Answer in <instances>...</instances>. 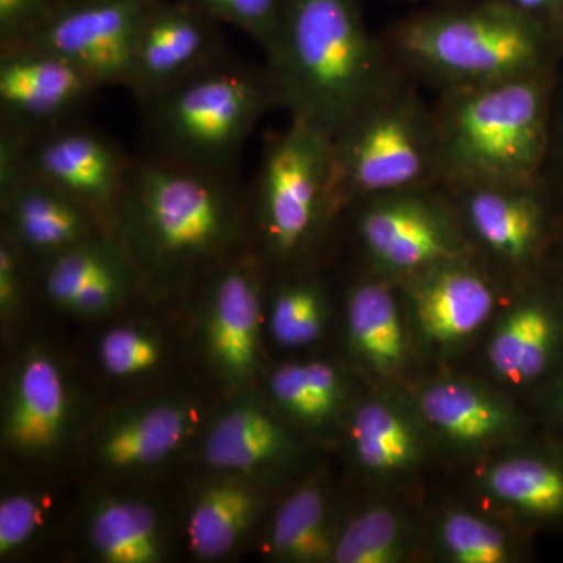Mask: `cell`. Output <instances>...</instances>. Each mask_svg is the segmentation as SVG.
<instances>
[{
  "label": "cell",
  "mask_w": 563,
  "mask_h": 563,
  "mask_svg": "<svg viewBox=\"0 0 563 563\" xmlns=\"http://www.w3.org/2000/svg\"><path fill=\"white\" fill-rule=\"evenodd\" d=\"M24 162L113 232L133 161L106 133L66 122L25 141Z\"/></svg>",
  "instance_id": "obj_12"
},
{
  "label": "cell",
  "mask_w": 563,
  "mask_h": 563,
  "mask_svg": "<svg viewBox=\"0 0 563 563\" xmlns=\"http://www.w3.org/2000/svg\"><path fill=\"white\" fill-rule=\"evenodd\" d=\"M542 179L563 201V60L559 68L551 106L550 144L544 161Z\"/></svg>",
  "instance_id": "obj_38"
},
{
  "label": "cell",
  "mask_w": 563,
  "mask_h": 563,
  "mask_svg": "<svg viewBox=\"0 0 563 563\" xmlns=\"http://www.w3.org/2000/svg\"><path fill=\"white\" fill-rule=\"evenodd\" d=\"M69 393L58 363L32 351L14 373L3 417V439L22 454H44L60 443Z\"/></svg>",
  "instance_id": "obj_19"
},
{
  "label": "cell",
  "mask_w": 563,
  "mask_h": 563,
  "mask_svg": "<svg viewBox=\"0 0 563 563\" xmlns=\"http://www.w3.org/2000/svg\"><path fill=\"white\" fill-rule=\"evenodd\" d=\"M350 435L358 463L376 476L409 472L420 461V435L391 404L377 399L361 404L352 415Z\"/></svg>",
  "instance_id": "obj_25"
},
{
  "label": "cell",
  "mask_w": 563,
  "mask_h": 563,
  "mask_svg": "<svg viewBox=\"0 0 563 563\" xmlns=\"http://www.w3.org/2000/svg\"><path fill=\"white\" fill-rule=\"evenodd\" d=\"M495 501L543 528H563V443L548 437L543 446L496 462L484 476Z\"/></svg>",
  "instance_id": "obj_21"
},
{
  "label": "cell",
  "mask_w": 563,
  "mask_h": 563,
  "mask_svg": "<svg viewBox=\"0 0 563 563\" xmlns=\"http://www.w3.org/2000/svg\"><path fill=\"white\" fill-rule=\"evenodd\" d=\"M336 213L331 139L288 122L266 143L252 188V218L266 257L298 262Z\"/></svg>",
  "instance_id": "obj_7"
},
{
  "label": "cell",
  "mask_w": 563,
  "mask_h": 563,
  "mask_svg": "<svg viewBox=\"0 0 563 563\" xmlns=\"http://www.w3.org/2000/svg\"><path fill=\"white\" fill-rule=\"evenodd\" d=\"M266 70L277 107L328 139L402 74L358 0H284Z\"/></svg>",
  "instance_id": "obj_1"
},
{
  "label": "cell",
  "mask_w": 563,
  "mask_h": 563,
  "mask_svg": "<svg viewBox=\"0 0 563 563\" xmlns=\"http://www.w3.org/2000/svg\"><path fill=\"white\" fill-rule=\"evenodd\" d=\"M287 431L261 407L239 404L214 421L203 459L224 472L247 473L279 462L290 451Z\"/></svg>",
  "instance_id": "obj_24"
},
{
  "label": "cell",
  "mask_w": 563,
  "mask_h": 563,
  "mask_svg": "<svg viewBox=\"0 0 563 563\" xmlns=\"http://www.w3.org/2000/svg\"><path fill=\"white\" fill-rule=\"evenodd\" d=\"M510 9L539 22L551 33L563 20V0H501ZM554 36V35H553Z\"/></svg>",
  "instance_id": "obj_40"
},
{
  "label": "cell",
  "mask_w": 563,
  "mask_h": 563,
  "mask_svg": "<svg viewBox=\"0 0 563 563\" xmlns=\"http://www.w3.org/2000/svg\"><path fill=\"white\" fill-rule=\"evenodd\" d=\"M335 539L328 521L324 493L317 485H306L292 493L277 510L269 550L280 561H332Z\"/></svg>",
  "instance_id": "obj_28"
},
{
  "label": "cell",
  "mask_w": 563,
  "mask_h": 563,
  "mask_svg": "<svg viewBox=\"0 0 563 563\" xmlns=\"http://www.w3.org/2000/svg\"><path fill=\"white\" fill-rule=\"evenodd\" d=\"M354 231L373 272L402 282L473 255L442 185L385 192L352 203Z\"/></svg>",
  "instance_id": "obj_9"
},
{
  "label": "cell",
  "mask_w": 563,
  "mask_h": 563,
  "mask_svg": "<svg viewBox=\"0 0 563 563\" xmlns=\"http://www.w3.org/2000/svg\"><path fill=\"white\" fill-rule=\"evenodd\" d=\"M339 210L385 192L442 185L432 106L398 77L331 139Z\"/></svg>",
  "instance_id": "obj_6"
},
{
  "label": "cell",
  "mask_w": 563,
  "mask_h": 563,
  "mask_svg": "<svg viewBox=\"0 0 563 563\" xmlns=\"http://www.w3.org/2000/svg\"><path fill=\"white\" fill-rule=\"evenodd\" d=\"M555 44H558V49L561 52V57L563 60V20L559 22L558 27L554 29L553 32Z\"/></svg>",
  "instance_id": "obj_43"
},
{
  "label": "cell",
  "mask_w": 563,
  "mask_h": 563,
  "mask_svg": "<svg viewBox=\"0 0 563 563\" xmlns=\"http://www.w3.org/2000/svg\"><path fill=\"white\" fill-rule=\"evenodd\" d=\"M383 41L404 76L439 95L562 63L553 33L501 0L422 11Z\"/></svg>",
  "instance_id": "obj_4"
},
{
  "label": "cell",
  "mask_w": 563,
  "mask_h": 563,
  "mask_svg": "<svg viewBox=\"0 0 563 563\" xmlns=\"http://www.w3.org/2000/svg\"><path fill=\"white\" fill-rule=\"evenodd\" d=\"M202 10L221 24L246 33L262 47L266 57L272 54L279 33L284 0H184Z\"/></svg>",
  "instance_id": "obj_32"
},
{
  "label": "cell",
  "mask_w": 563,
  "mask_h": 563,
  "mask_svg": "<svg viewBox=\"0 0 563 563\" xmlns=\"http://www.w3.org/2000/svg\"><path fill=\"white\" fill-rule=\"evenodd\" d=\"M99 88L55 52L27 43L0 47V132L29 140L76 121Z\"/></svg>",
  "instance_id": "obj_10"
},
{
  "label": "cell",
  "mask_w": 563,
  "mask_h": 563,
  "mask_svg": "<svg viewBox=\"0 0 563 563\" xmlns=\"http://www.w3.org/2000/svg\"><path fill=\"white\" fill-rule=\"evenodd\" d=\"M25 258L16 244L3 233L0 240V312L3 318L11 317L20 307L24 295Z\"/></svg>",
  "instance_id": "obj_37"
},
{
  "label": "cell",
  "mask_w": 563,
  "mask_h": 563,
  "mask_svg": "<svg viewBox=\"0 0 563 563\" xmlns=\"http://www.w3.org/2000/svg\"><path fill=\"white\" fill-rule=\"evenodd\" d=\"M548 269L553 274L554 280L558 282V285L561 287L563 292V221L558 239H555L553 252H551Z\"/></svg>",
  "instance_id": "obj_42"
},
{
  "label": "cell",
  "mask_w": 563,
  "mask_h": 563,
  "mask_svg": "<svg viewBox=\"0 0 563 563\" xmlns=\"http://www.w3.org/2000/svg\"><path fill=\"white\" fill-rule=\"evenodd\" d=\"M269 388H272L274 401L279 404L282 409L290 413L291 417L313 422V424L325 420L321 407L318 406L310 385L307 383L303 363H288V365L279 366L273 373Z\"/></svg>",
  "instance_id": "obj_35"
},
{
  "label": "cell",
  "mask_w": 563,
  "mask_h": 563,
  "mask_svg": "<svg viewBox=\"0 0 563 563\" xmlns=\"http://www.w3.org/2000/svg\"><path fill=\"white\" fill-rule=\"evenodd\" d=\"M328 317L321 282L312 276L291 277L274 292L269 329L284 347L309 346L320 339Z\"/></svg>",
  "instance_id": "obj_29"
},
{
  "label": "cell",
  "mask_w": 563,
  "mask_h": 563,
  "mask_svg": "<svg viewBox=\"0 0 563 563\" xmlns=\"http://www.w3.org/2000/svg\"><path fill=\"white\" fill-rule=\"evenodd\" d=\"M496 376L544 390L563 368V292L550 269L520 282L487 350Z\"/></svg>",
  "instance_id": "obj_14"
},
{
  "label": "cell",
  "mask_w": 563,
  "mask_h": 563,
  "mask_svg": "<svg viewBox=\"0 0 563 563\" xmlns=\"http://www.w3.org/2000/svg\"><path fill=\"white\" fill-rule=\"evenodd\" d=\"M113 232L141 274L187 280L235 255L244 207L233 177L147 155L132 162Z\"/></svg>",
  "instance_id": "obj_2"
},
{
  "label": "cell",
  "mask_w": 563,
  "mask_h": 563,
  "mask_svg": "<svg viewBox=\"0 0 563 563\" xmlns=\"http://www.w3.org/2000/svg\"><path fill=\"white\" fill-rule=\"evenodd\" d=\"M406 525L387 506L357 515L336 536L332 561L336 563H399L409 548Z\"/></svg>",
  "instance_id": "obj_30"
},
{
  "label": "cell",
  "mask_w": 563,
  "mask_h": 563,
  "mask_svg": "<svg viewBox=\"0 0 563 563\" xmlns=\"http://www.w3.org/2000/svg\"><path fill=\"white\" fill-rule=\"evenodd\" d=\"M258 512V498L247 485L218 483L196 499L188 518V547L191 553L213 561L231 553L250 531Z\"/></svg>",
  "instance_id": "obj_26"
},
{
  "label": "cell",
  "mask_w": 563,
  "mask_h": 563,
  "mask_svg": "<svg viewBox=\"0 0 563 563\" xmlns=\"http://www.w3.org/2000/svg\"><path fill=\"white\" fill-rule=\"evenodd\" d=\"M191 426L192 415L185 404L144 407L109 426L99 442V457L121 472L157 465L185 442Z\"/></svg>",
  "instance_id": "obj_23"
},
{
  "label": "cell",
  "mask_w": 563,
  "mask_h": 563,
  "mask_svg": "<svg viewBox=\"0 0 563 563\" xmlns=\"http://www.w3.org/2000/svg\"><path fill=\"white\" fill-rule=\"evenodd\" d=\"M91 547L109 563H157L163 558L161 526L147 504L109 499L91 515Z\"/></svg>",
  "instance_id": "obj_27"
},
{
  "label": "cell",
  "mask_w": 563,
  "mask_h": 563,
  "mask_svg": "<svg viewBox=\"0 0 563 563\" xmlns=\"http://www.w3.org/2000/svg\"><path fill=\"white\" fill-rule=\"evenodd\" d=\"M44 520V504L32 495H11L0 503V555L21 550L38 531Z\"/></svg>",
  "instance_id": "obj_34"
},
{
  "label": "cell",
  "mask_w": 563,
  "mask_h": 563,
  "mask_svg": "<svg viewBox=\"0 0 563 563\" xmlns=\"http://www.w3.org/2000/svg\"><path fill=\"white\" fill-rule=\"evenodd\" d=\"M262 287L257 263L233 255L214 268L207 290V350L231 384H246L261 365Z\"/></svg>",
  "instance_id": "obj_17"
},
{
  "label": "cell",
  "mask_w": 563,
  "mask_h": 563,
  "mask_svg": "<svg viewBox=\"0 0 563 563\" xmlns=\"http://www.w3.org/2000/svg\"><path fill=\"white\" fill-rule=\"evenodd\" d=\"M99 361L111 376H139L152 372L161 363L162 344L144 329L120 325L102 336Z\"/></svg>",
  "instance_id": "obj_33"
},
{
  "label": "cell",
  "mask_w": 563,
  "mask_h": 563,
  "mask_svg": "<svg viewBox=\"0 0 563 563\" xmlns=\"http://www.w3.org/2000/svg\"><path fill=\"white\" fill-rule=\"evenodd\" d=\"M398 284L422 339L443 350L472 339L499 301L498 279L474 255L439 263Z\"/></svg>",
  "instance_id": "obj_15"
},
{
  "label": "cell",
  "mask_w": 563,
  "mask_h": 563,
  "mask_svg": "<svg viewBox=\"0 0 563 563\" xmlns=\"http://www.w3.org/2000/svg\"><path fill=\"white\" fill-rule=\"evenodd\" d=\"M542 401L550 435L563 443V368L542 391Z\"/></svg>",
  "instance_id": "obj_41"
},
{
  "label": "cell",
  "mask_w": 563,
  "mask_h": 563,
  "mask_svg": "<svg viewBox=\"0 0 563 563\" xmlns=\"http://www.w3.org/2000/svg\"><path fill=\"white\" fill-rule=\"evenodd\" d=\"M62 0H0V47L20 43Z\"/></svg>",
  "instance_id": "obj_36"
},
{
  "label": "cell",
  "mask_w": 563,
  "mask_h": 563,
  "mask_svg": "<svg viewBox=\"0 0 563 563\" xmlns=\"http://www.w3.org/2000/svg\"><path fill=\"white\" fill-rule=\"evenodd\" d=\"M3 233L25 257L49 262L55 255L109 231L87 207L24 165L0 179Z\"/></svg>",
  "instance_id": "obj_16"
},
{
  "label": "cell",
  "mask_w": 563,
  "mask_h": 563,
  "mask_svg": "<svg viewBox=\"0 0 563 563\" xmlns=\"http://www.w3.org/2000/svg\"><path fill=\"white\" fill-rule=\"evenodd\" d=\"M396 287L398 282L373 273L355 282L347 291L346 322L352 347L380 376L398 373L407 361L406 331Z\"/></svg>",
  "instance_id": "obj_22"
},
{
  "label": "cell",
  "mask_w": 563,
  "mask_h": 563,
  "mask_svg": "<svg viewBox=\"0 0 563 563\" xmlns=\"http://www.w3.org/2000/svg\"><path fill=\"white\" fill-rule=\"evenodd\" d=\"M307 383L310 385L318 406L321 407L325 418L331 417L339 409L342 401V380L339 373L328 362L314 361L303 363Z\"/></svg>",
  "instance_id": "obj_39"
},
{
  "label": "cell",
  "mask_w": 563,
  "mask_h": 563,
  "mask_svg": "<svg viewBox=\"0 0 563 563\" xmlns=\"http://www.w3.org/2000/svg\"><path fill=\"white\" fill-rule=\"evenodd\" d=\"M559 68L440 92L432 117L443 187L542 179Z\"/></svg>",
  "instance_id": "obj_3"
},
{
  "label": "cell",
  "mask_w": 563,
  "mask_h": 563,
  "mask_svg": "<svg viewBox=\"0 0 563 563\" xmlns=\"http://www.w3.org/2000/svg\"><path fill=\"white\" fill-rule=\"evenodd\" d=\"M443 188L474 257L490 272L501 268L525 282L548 268L561 231L563 201L547 181Z\"/></svg>",
  "instance_id": "obj_8"
},
{
  "label": "cell",
  "mask_w": 563,
  "mask_h": 563,
  "mask_svg": "<svg viewBox=\"0 0 563 563\" xmlns=\"http://www.w3.org/2000/svg\"><path fill=\"white\" fill-rule=\"evenodd\" d=\"M220 25L184 0H155L136 36L124 87L141 106L220 60L225 55Z\"/></svg>",
  "instance_id": "obj_13"
},
{
  "label": "cell",
  "mask_w": 563,
  "mask_h": 563,
  "mask_svg": "<svg viewBox=\"0 0 563 563\" xmlns=\"http://www.w3.org/2000/svg\"><path fill=\"white\" fill-rule=\"evenodd\" d=\"M422 420L448 442L485 448L517 432L520 418L498 396L463 380H440L420 393Z\"/></svg>",
  "instance_id": "obj_20"
},
{
  "label": "cell",
  "mask_w": 563,
  "mask_h": 563,
  "mask_svg": "<svg viewBox=\"0 0 563 563\" xmlns=\"http://www.w3.org/2000/svg\"><path fill=\"white\" fill-rule=\"evenodd\" d=\"M268 70L228 55L143 107L152 157L233 177L252 132L276 107Z\"/></svg>",
  "instance_id": "obj_5"
},
{
  "label": "cell",
  "mask_w": 563,
  "mask_h": 563,
  "mask_svg": "<svg viewBox=\"0 0 563 563\" xmlns=\"http://www.w3.org/2000/svg\"><path fill=\"white\" fill-rule=\"evenodd\" d=\"M155 0H62L20 43L62 55L101 87H124L133 46Z\"/></svg>",
  "instance_id": "obj_11"
},
{
  "label": "cell",
  "mask_w": 563,
  "mask_h": 563,
  "mask_svg": "<svg viewBox=\"0 0 563 563\" xmlns=\"http://www.w3.org/2000/svg\"><path fill=\"white\" fill-rule=\"evenodd\" d=\"M439 542L455 563H507L515 555L514 542L499 526L465 510L443 515Z\"/></svg>",
  "instance_id": "obj_31"
},
{
  "label": "cell",
  "mask_w": 563,
  "mask_h": 563,
  "mask_svg": "<svg viewBox=\"0 0 563 563\" xmlns=\"http://www.w3.org/2000/svg\"><path fill=\"white\" fill-rule=\"evenodd\" d=\"M141 276L117 233L102 231L44 263L41 287L58 309L99 317L120 307Z\"/></svg>",
  "instance_id": "obj_18"
}]
</instances>
